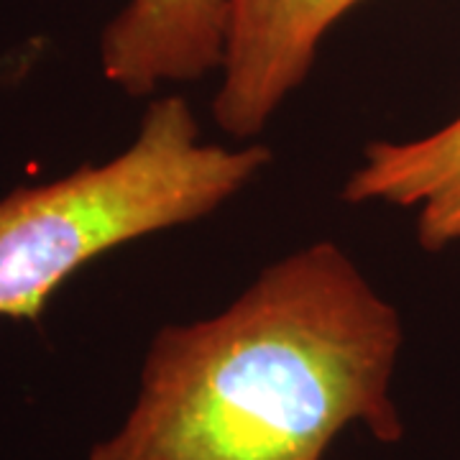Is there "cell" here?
Returning a JSON list of instances; mask_svg holds the SVG:
<instances>
[{"label":"cell","mask_w":460,"mask_h":460,"mask_svg":"<svg viewBox=\"0 0 460 460\" xmlns=\"http://www.w3.org/2000/svg\"><path fill=\"white\" fill-rule=\"evenodd\" d=\"M396 307L332 241L266 266L223 313L166 325L87 460H325L345 429L404 435Z\"/></svg>","instance_id":"cell-1"},{"label":"cell","mask_w":460,"mask_h":460,"mask_svg":"<svg viewBox=\"0 0 460 460\" xmlns=\"http://www.w3.org/2000/svg\"><path fill=\"white\" fill-rule=\"evenodd\" d=\"M269 164L263 144L205 141L181 95L154 98L113 159L0 198V317L39 320L83 266L213 215Z\"/></svg>","instance_id":"cell-2"},{"label":"cell","mask_w":460,"mask_h":460,"mask_svg":"<svg viewBox=\"0 0 460 460\" xmlns=\"http://www.w3.org/2000/svg\"><path fill=\"white\" fill-rule=\"evenodd\" d=\"M361 0H228V31L213 100L215 126L256 138L313 72L325 33Z\"/></svg>","instance_id":"cell-3"},{"label":"cell","mask_w":460,"mask_h":460,"mask_svg":"<svg viewBox=\"0 0 460 460\" xmlns=\"http://www.w3.org/2000/svg\"><path fill=\"white\" fill-rule=\"evenodd\" d=\"M228 0H128L100 36L108 83L131 98L220 72Z\"/></svg>","instance_id":"cell-4"},{"label":"cell","mask_w":460,"mask_h":460,"mask_svg":"<svg viewBox=\"0 0 460 460\" xmlns=\"http://www.w3.org/2000/svg\"><path fill=\"white\" fill-rule=\"evenodd\" d=\"M353 205L414 210L420 246L435 253L460 243V115L411 141H374L343 184Z\"/></svg>","instance_id":"cell-5"}]
</instances>
